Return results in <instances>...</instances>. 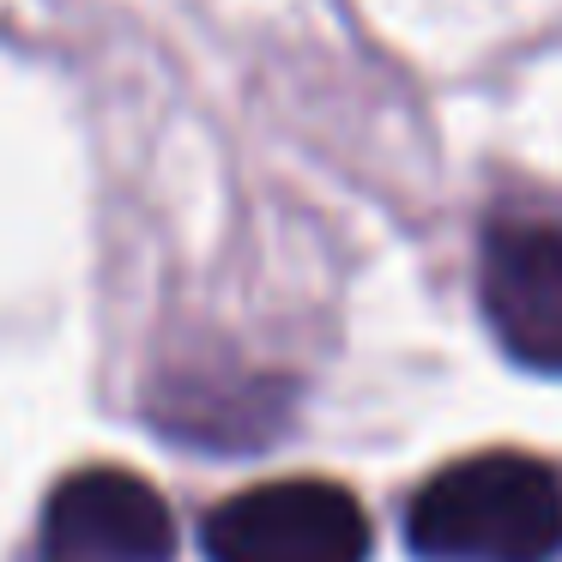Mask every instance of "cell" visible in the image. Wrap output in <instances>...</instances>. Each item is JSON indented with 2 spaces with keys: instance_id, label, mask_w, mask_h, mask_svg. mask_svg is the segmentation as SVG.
Instances as JSON below:
<instances>
[{
  "instance_id": "5b68a950",
  "label": "cell",
  "mask_w": 562,
  "mask_h": 562,
  "mask_svg": "<svg viewBox=\"0 0 562 562\" xmlns=\"http://www.w3.org/2000/svg\"><path fill=\"white\" fill-rule=\"evenodd\" d=\"M284 393L267 375H236V369H170V381L151 400L158 429L200 448H255L279 429Z\"/></svg>"
},
{
  "instance_id": "277c9868",
  "label": "cell",
  "mask_w": 562,
  "mask_h": 562,
  "mask_svg": "<svg viewBox=\"0 0 562 562\" xmlns=\"http://www.w3.org/2000/svg\"><path fill=\"white\" fill-rule=\"evenodd\" d=\"M43 557L49 562H170L176 514L158 484L127 465L67 472L43 502Z\"/></svg>"
},
{
  "instance_id": "6da1fadb",
  "label": "cell",
  "mask_w": 562,
  "mask_h": 562,
  "mask_svg": "<svg viewBox=\"0 0 562 562\" xmlns=\"http://www.w3.org/2000/svg\"><path fill=\"white\" fill-rule=\"evenodd\" d=\"M424 562H550L562 550V477L538 453L484 448L441 465L405 508Z\"/></svg>"
},
{
  "instance_id": "3957f363",
  "label": "cell",
  "mask_w": 562,
  "mask_h": 562,
  "mask_svg": "<svg viewBox=\"0 0 562 562\" xmlns=\"http://www.w3.org/2000/svg\"><path fill=\"white\" fill-rule=\"evenodd\" d=\"M477 308L520 369L562 375V224H490L477 248Z\"/></svg>"
},
{
  "instance_id": "7a4b0ae2",
  "label": "cell",
  "mask_w": 562,
  "mask_h": 562,
  "mask_svg": "<svg viewBox=\"0 0 562 562\" xmlns=\"http://www.w3.org/2000/svg\"><path fill=\"white\" fill-rule=\"evenodd\" d=\"M206 562H369V514L327 477L236 490L200 526Z\"/></svg>"
}]
</instances>
